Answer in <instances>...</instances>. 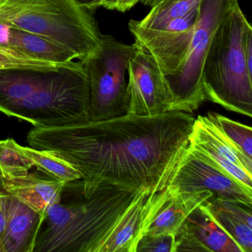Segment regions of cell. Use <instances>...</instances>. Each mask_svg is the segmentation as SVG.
Instances as JSON below:
<instances>
[{
    "instance_id": "obj_30",
    "label": "cell",
    "mask_w": 252,
    "mask_h": 252,
    "mask_svg": "<svg viewBox=\"0 0 252 252\" xmlns=\"http://www.w3.org/2000/svg\"><path fill=\"white\" fill-rule=\"evenodd\" d=\"M139 0H123V5H122V13L126 12L128 10L131 9L132 7L135 6Z\"/></svg>"
},
{
    "instance_id": "obj_13",
    "label": "cell",
    "mask_w": 252,
    "mask_h": 252,
    "mask_svg": "<svg viewBox=\"0 0 252 252\" xmlns=\"http://www.w3.org/2000/svg\"><path fill=\"white\" fill-rule=\"evenodd\" d=\"M1 252H33L45 213L7 193Z\"/></svg>"
},
{
    "instance_id": "obj_22",
    "label": "cell",
    "mask_w": 252,
    "mask_h": 252,
    "mask_svg": "<svg viewBox=\"0 0 252 252\" xmlns=\"http://www.w3.org/2000/svg\"><path fill=\"white\" fill-rule=\"evenodd\" d=\"M34 166L23 146L13 138L0 140V173L5 177L23 176Z\"/></svg>"
},
{
    "instance_id": "obj_23",
    "label": "cell",
    "mask_w": 252,
    "mask_h": 252,
    "mask_svg": "<svg viewBox=\"0 0 252 252\" xmlns=\"http://www.w3.org/2000/svg\"><path fill=\"white\" fill-rule=\"evenodd\" d=\"M207 119L239 149L245 156L252 159V129L215 112H209Z\"/></svg>"
},
{
    "instance_id": "obj_29",
    "label": "cell",
    "mask_w": 252,
    "mask_h": 252,
    "mask_svg": "<svg viewBox=\"0 0 252 252\" xmlns=\"http://www.w3.org/2000/svg\"><path fill=\"white\" fill-rule=\"evenodd\" d=\"M122 5L123 0H103L101 7L108 10H116L122 12Z\"/></svg>"
},
{
    "instance_id": "obj_15",
    "label": "cell",
    "mask_w": 252,
    "mask_h": 252,
    "mask_svg": "<svg viewBox=\"0 0 252 252\" xmlns=\"http://www.w3.org/2000/svg\"><path fill=\"white\" fill-rule=\"evenodd\" d=\"M64 64L52 68L0 69V112L7 115L11 107L57 77Z\"/></svg>"
},
{
    "instance_id": "obj_7",
    "label": "cell",
    "mask_w": 252,
    "mask_h": 252,
    "mask_svg": "<svg viewBox=\"0 0 252 252\" xmlns=\"http://www.w3.org/2000/svg\"><path fill=\"white\" fill-rule=\"evenodd\" d=\"M137 46L102 35L96 52L82 60L90 87L89 121L98 122L128 114L126 73Z\"/></svg>"
},
{
    "instance_id": "obj_4",
    "label": "cell",
    "mask_w": 252,
    "mask_h": 252,
    "mask_svg": "<svg viewBox=\"0 0 252 252\" xmlns=\"http://www.w3.org/2000/svg\"><path fill=\"white\" fill-rule=\"evenodd\" d=\"M0 23L46 38L80 61L98 51L102 38L92 11L73 0H0Z\"/></svg>"
},
{
    "instance_id": "obj_24",
    "label": "cell",
    "mask_w": 252,
    "mask_h": 252,
    "mask_svg": "<svg viewBox=\"0 0 252 252\" xmlns=\"http://www.w3.org/2000/svg\"><path fill=\"white\" fill-rule=\"evenodd\" d=\"M59 64L30 57L16 50L0 45V69L52 68Z\"/></svg>"
},
{
    "instance_id": "obj_17",
    "label": "cell",
    "mask_w": 252,
    "mask_h": 252,
    "mask_svg": "<svg viewBox=\"0 0 252 252\" xmlns=\"http://www.w3.org/2000/svg\"><path fill=\"white\" fill-rule=\"evenodd\" d=\"M0 45L56 64L76 59L73 53L58 44L6 23H0Z\"/></svg>"
},
{
    "instance_id": "obj_9",
    "label": "cell",
    "mask_w": 252,
    "mask_h": 252,
    "mask_svg": "<svg viewBox=\"0 0 252 252\" xmlns=\"http://www.w3.org/2000/svg\"><path fill=\"white\" fill-rule=\"evenodd\" d=\"M135 45L127 67L128 114L156 116L172 111V98L156 60Z\"/></svg>"
},
{
    "instance_id": "obj_3",
    "label": "cell",
    "mask_w": 252,
    "mask_h": 252,
    "mask_svg": "<svg viewBox=\"0 0 252 252\" xmlns=\"http://www.w3.org/2000/svg\"><path fill=\"white\" fill-rule=\"evenodd\" d=\"M250 23L237 5L217 29L202 70L206 101L225 110L252 116V75L244 53Z\"/></svg>"
},
{
    "instance_id": "obj_26",
    "label": "cell",
    "mask_w": 252,
    "mask_h": 252,
    "mask_svg": "<svg viewBox=\"0 0 252 252\" xmlns=\"http://www.w3.org/2000/svg\"><path fill=\"white\" fill-rule=\"evenodd\" d=\"M244 53L248 70L252 75V28L251 25L248 27L245 36Z\"/></svg>"
},
{
    "instance_id": "obj_6",
    "label": "cell",
    "mask_w": 252,
    "mask_h": 252,
    "mask_svg": "<svg viewBox=\"0 0 252 252\" xmlns=\"http://www.w3.org/2000/svg\"><path fill=\"white\" fill-rule=\"evenodd\" d=\"M238 4V0H202L188 53L180 68L163 76L172 98V111L192 113L206 101L202 70L217 29Z\"/></svg>"
},
{
    "instance_id": "obj_16",
    "label": "cell",
    "mask_w": 252,
    "mask_h": 252,
    "mask_svg": "<svg viewBox=\"0 0 252 252\" xmlns=\"http://www.w3.org/2000/svg\"><path fill=\"white\" fill-rule=\"evenodd\" d=\"M203 206L238 245L242 252H252V207L215 196L206 200Z\"/></svg>"
},
{
    "instance_id": "obj_12",
    "label": "cell",
    "mask_w": 252,
    "mask_h": 252,
    "mask_svg": "<svg viewBox=\"0 0 252 252\" xmlns=\"http://www.w3.org/2000/svg\"><path fill=\"white\" fill-rule=\"evenodd\" d=\"M242 252V250L202 204L190 213L175 234L174 252Z\"/></svg>"
},
{
    "instance_id": "obj_1",
    "label": "cell",
    "mask_w": 252,
    "mask_h": 252,
    "mask_svg": "<svg viewBox=\"0 0 252 252\" xmlns=\"http://www.w3.org/2000/svg\"><path fill=\"white\" fill-rule=\"evenodd\" d=\"M195 118L169 111L156 116L126 114L57 127L34 126L29 146L68 162L82 175L85 197L101 184L150 193L168 187L189 144Z\"/></svg>"
},
{
    "instance_id": "obj_31",
    "label": "cell",
    "mask_w": 252,
    "mask_h": 252,
    "mask_svg": "<svg viewBox=\"0 0 252 252\" xmlns=\"http://www.w3.org/2000/svg\"><path fill=\"white\" fill-rule=\"evenodd\" d=\"M164 1L165 0H139L138 2H141L143 5L153 8V7L159 5Z\"/></svg>"
},
{
    "instance_id": "obj_18",
    "label": "cell",
    "mask_w": 252,
    "mask_h": 252,
    "mask_svg": "<svg viewBox=\"0 0 252 252\" xmlns=\"http://www.w3.org/2000/svg\"><path fill=\"white\" fill-rule=\"evenodd\" d=\"M189 144L206 153L225 157L252 175V159L243 155L206 116H198L194 120Z\"/></svg>"
},
{
    "instance_id": "obj_10",
    "label": "cell",
    "mask_w": 252,
    "mask_h": 252,
    "mask_svg": "<svg viewBox=\"0 0 252 252\" xmlns=\"http://www.w3.org/2000/svg\"><path fill=\"white\" fill-rule=\"evenodd\" d=\"M198 8L160 31L144 30L131 23L128 24L135 43L151 54L163 76L173 75L185 60L198 17Z\"/></svg>"
},
{
    "instance_id": "obj_8",
    "label": "cell",
    "mask_w": 252,
    "mask_h": 252,
    "mask_svg": "<svg viewBox=\"0 0 252 252\" xmlns=\"http://www.w3.org/2000/svg\"><path fill=\"white\" fill-rule=\"evenodd\" d=\"M168 186L185 191L208 190L218 198L252 207V190L227 175L203 152L190 144L178 160Z\"/></svg>"
},
{
    "instance_id": "obj_2",
    "label": "cell",
    "mask_w": 252,
    "mask_h": 252,
    "mask_svg": "<svg viewBox=\"0 0 252 252\" xmlns=\"http://www.w3.org/2000/svg\"><path fill=\"white\" fill-rule=\"evenodd\" d=\"M142 190L101 184L87 197L82 179L66 183L60 200L45 211L33 252H99Z\"/></svg>"
},
{
    "instance_id": "obj_20",
    "label": "cell",
    "mask_w": 252,
    "mask_h": 252,
    "mask_svg": "<svg viewBox=\"0 0 252 252\" xmlns=\"http://www.w3.org/2000/svg\"><path fill=\"white\" fill-rule=\"evenodd\" d=\"M202 0H165L153 7L141 21L130 20L129 23L144 30L160 31L174 20L198 8Z\"/></svg>"
},
{
    "instance_id": "obj_21",
    "label": "cell",
    "mask_w": 252,
    "mask_h": 252,
    "mask_svg": "<svg viewBox=\"0 0 252 252\" xmlns=\"http://www.w3.org/2000/svg\"><path fill=\"white\" fill-rule=\"evenodd\" d=\"M23 150L37 169L47 175L65 183L82 179L77 169L54 153L31 147H23Z\"/></svg>"
},
{
    "instance_id": "obj_14",
    "label": "cell",
    "mask_w": 252,
    "mask_h": 252,
    "mask_svg": "<svg viewBox=\"0 0 252 252\" xmlns=\"http://www.w3.org/2000/svg\"><path fill=\"white\" fill-rule=\"evenodd\" d=\"M66 183L37 169L23 176L5 177L0 173V189L45 213L60 200Z\"/></svg>"
},
{
    "instance_id": "obj_28",
    "label": "cell",
    "mask_w": 252,
    "mask_h": 252,
    "mask_svg": "<svg viewBox=\"0 0 252 252\" xmlns=\"http://www.w3.org/2000/svg\"><path fill=\"white\" fill-rule=\"evenodd\" d=\"M79 6L93 11L101 6L103 0H73Z\"/></svg>"
},
{
    "instance_id": "obj_27",
    "label": "cell",
    "mask_w": 252,
    "mask_h": 252,
    "mask_svg": "<svg viewBox=\"0 0 252 252\" xmlns=\"http://www.w3.org/2000/svg\"><path fill=\"white\" fill-rule=\"evenodd\" d=\"M7 193L0 189V252L2 248V236H3L4 230L5 226V197Z\"/></svg>"
},
{
    "instance_id": "obj_11",
    "label": "cell",
    "mask_w": 252,
    "mask_h": 252,
    "mask_svg": "<svg viewBox=\"0 0 252 252\" xmlns=\"http://www.w3.org/2000/svg\"><path fill=\"white\" fill-rule=\"evenodd\" d=\"M212 196L208 190L185 191L169 186L150 193L144 203L138 240L145 234H176L190 213Z\"/></svg>"
},
{
    "instance_id": "obj_5",
    "label": "cell",
    "mask_w": 252,
    "mask_h": 252,
    "mask_svg": "<svg viewBox=\"0 0 252 252\" xmlns=\"http://www.w3.org/2000/svg\"><path fill=\"white\" fill-rule=\"evenodd\" d=\"M90 87L82 62L70 61L60 74L10 109L7 116L33 126L57 127L89 121Z\"/></svg>"
},
{
    "instance_id": "obj_19",
    "label": "cell",
    "mask_w": 252,
    "mask_h": 252,
    "mask_svg": "<svg viewBox=\"0 0 252 252\" xmlns=\"http://www.w3.org/2000/svg\"><path fill=\"white\" fill-rule=\"evenodd\" d=\"M150 191L143 189L119 220L99 252H135L144 218V206Z\"/></svg>"
},
{
    "instance_id": "obj_25",
    "label": "cell",
    "mask_w": 252,
    "mask_h": 252,
    "mask_svg": "<svg viewBox=\"0 0 252 252\" xmlns=\"http://www.w3.org/2000/svg\"><path fill=\"white\" fill-rule=\"evenodd\" d=\"M175 234H145L139 237L135 252H174Z\"/></svg>"
}]
</instances>
